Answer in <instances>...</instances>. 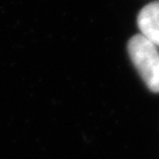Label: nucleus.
<instances>
[{"mask_svg":"<svg viewBox=\"0 0 159 159\" xmlns=\"http://www.w3.org/2000/svg\"><path fill=\"white\" fill-rule=\"evenodd\" d=\"M127 52L142 80L152 92H159V53L157 47L142 34L129 39Z\"/></svg>","mask_w":159,"mask_h":159,"instance_id":"obj_1","label":"nucleus"},{"mask_svg":"<svg viewBox=\"0 0 159 159\" xmlns=\"http://www.w3.org/2000/svg\"><path fill=\"white\" fill-rule=\"evenodd\" d=\"M137 25L140 34L156 47L159 45V1L145 6L138 13Z\"/></svg>","mask_w":159,"mask_h":159,"instance_id":"obj_2","label":"nucleus"}]
</instances>
